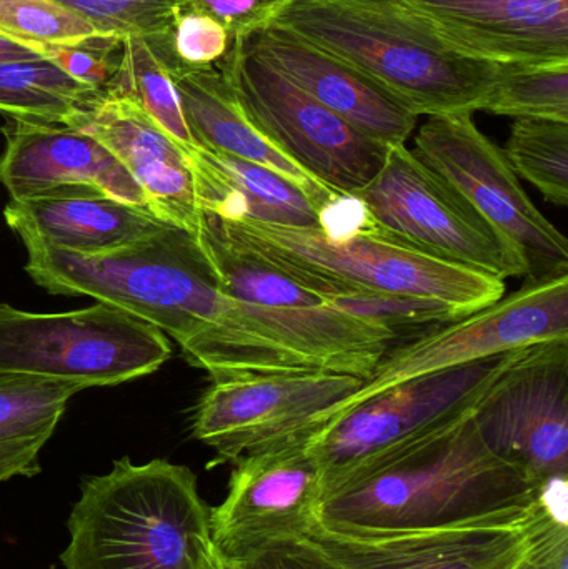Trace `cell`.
<instances>
[{
	"mask_svg": "<svg viewBox=\"0 0 568 569\" xmlns=\"http://www.w3.org/2000/svg\"><path fill=\"white\" fill-rule=\"evenodd\" d=\"M0 36L49 52L53 47H117L59 0H0Z\"/></svg>",
	"mask_w": 568,
	"mask_h": 569,
	"instance_id": "29",
	"label": "cell"
},
{
	"mask_svg": "<svg viewBox=\"0 0 568 569\" xmlns=\"http://www.w3.org/2000/svg\"><path fill=\"white\" fill-rule=\"evenodd\" d=\"M312 435H292L236 460L227 497L210 508L212 541L223 558L242 561L306 540L319 527L323 471Z\"/></svg>",
	"mask_w": 568,
	"mask_h": 569,
	"instance_id": "12",
	"label": "cell"
},
{
	"mask_svg": "<svg viewBox=\"0 0 568 569\" xmlns=\"http://www.w3.org/2000/svg\"><path fill=\"white\" fill-rule=\"evenodd\" d=\"M524 350L412 378L323 425L310 437L322 467L323 483L370 455L476 411Z\"/></svg>",
	"mask_w": 568,
	"mask_h": 569,
	"instance_id": "13",
	"label": "cell"
},
{
	"mask_svg": "<svg viewBox=\"0 0 568 569\" xmlns=\"http://www.w3.org/2000/svg\"><path fill=\"white\" fill-rule=\"evenodd\" d=\"M83 385L0 375V483L40 473V453Z\"/></svg>",
	"mask_w": 568,
	"mask_h": 569,
	"instance_id": "24",
	"label": "cell"
},
{
	"mask_svg": "<svg viewBox=\"0 0 568 569\" xmlns=\"http://www.w3.org/2000/svg\"><path fill=\"white\" fill-rule=\"evenodd\" d=\"M99 92L72 79L49 57L0 62V112L16 119L67 123Z\"/></svg>",
	"mask_w": 568,
	"mask_h": 569,
	"instance_id": "25",
	"label": "cell"
},
{
	"mask_svg": "<svg viewBox=\"0 0 568 569\" xmlns=\"http://www.w3.org/2000/svg\"><path fill=\"white\" fill-rule=\"evenodd\" d=\"M200 243L236 317L237 375H352L366 380L396 335L327 303L266 260L227 242L200 212Z\"/></svg>",
	"mask_w": 568,
	"mask_h": 569,
	"instance_id": "3",
	"label": "cell"
},
{
	"mask_svg": "<svg viewBox=\"0 0 568 569\" xmlns=\"http://www.w3.org/2000/svg\"><path fill=\"white\" fill-rule=\"evenodd\" d=\"M96 137L149 200L153 216L197 233L200 209L189 153L139 106L116 90H102L67 122Z\"/></svg>",
	"mask_w": 568,
	"mask_h": 569,
	"instance_id": "17",
	"label": "cell"
},
{
	"mask_svg": "<svg viewBox=\"0 0 568 569\" xmlns=\"http://www.w3.org/2000/svg\"><path fill=\"white\" fill-rule=\"evenodd\" d=\"M26 250V272L49 293L120 308L176 340L212 380L236 375V308L197 233L170 226L103 256Z\"/></svg>",
	"mask_w": 568,
	"mask_h": 569,
	"instance_id": "2",
	"label": "cell"
},
{
	"mask_svg": "<svg viewBox=\"0 0 568 569\" xmlns=\"http://www.w3.org/2000/svg\"><path fill=\"white\" fill-rule=\"evenodd\" d=\"M474 420L487 447L537 487L568 477V338L526 348Z\"/></svg>",
	"mask_w": 568,
	"mask_h": 569,
	"instance_id": "15",
	"label": "cell"
},
{
	"mask_svg": "<svg viewBox=\"0 0 568 569\" xmlns=\"http://www.w3.org/2000/svg\"><path fill=\"white\" fill-rule=\"evenodd\" d=\"M472 117H427L413 153L522 252L529 266L526 280L568 276L566 237L534 206L504 150Z\"/></svg>",
	"mask_w": 568,
	"mask_h": 569,
	"instance_id": "11",
	"label": "cell"
},
{
	"mask_svg": "<svg viewBox=\"0 0 568 569\" xmlns=\"http://www.w3.org/2000/svg\"><path fill=\"white\" fill-rule=\"evenodd\" d=\"M217 232L322 298L352 291L406 295L450 305L462 315L506 295V282L450 266L393 242L372 222L346 236L320 229L227 222L202 212Z\"/></svg>",
	"mask_w": 568,
	"mask_h": 569,
	"instance_id": "6",
	"label": "cell"
},
{
	"mask_svg": "<svg viewBox=\"0 0 568 569\" xmlns=\"http://www.w3.org/2000/svg\"><path fill=\"white\" fill-rule=\"evenodd\" d=\"M172 357L169 338L112 305L36 313L0 303V375L73 381L89 390L127 383Z\"/></svg>",
	"mask_w": 568,
	"mask_h": 569,
	"instance_id": "7",
	"label": "cell"
},
{
	"mask_svg": "<svg viewBox=\"0 0 568 569\" xmlns=\"http://www.w3.org/2000/svg\"><path fill=\"white\" fill-rule=\"evenodd\" d=\"M504 153L519 179L554 206H568V122L516 119Z\"/></svg>",
	"mask_w": 568,
	"mask_h": 569,
	"instance_id": "28",
	"label": "cell"
},
{
	"mask_svg": "<svg viewBox=\"0 0 568 569\" xmlns=\"http://www.w3.org/2000/svg\"><path fill=\"white\" fill-rule=\"evenodd\" d=\"M273 23L352 63L419 117L484 112L499 72L400 0H290Z\"/></svg>",
	"mask_w": 568,
	"mask_h": 569,
	"instance_id": "4",
	"label": "cell"
},
{
	"mask_svg": "<svg viewBox=\"0 0 568 569\" xmlns=\"http://www.w3.org/2000/svg\"><path fill=\"white\" fill-rule=\"evenodd\" d=\"M373 229L422 256L494 279H527L519 249L406 143L387 150L372 180L353 193Z\"/></svg>",
	"mask_w": 568,
	"mask_h": 569,
	"instance_id": "8",
	"label": "cell"
},
{
	"mask_svg": "<svg viewBox=\"0 0 568 569\" xmlns=\"http://www.w3.org/2000/svg\"><path fill=\"white\" fill-rule=\"evenodd\" d=\"M210 569H242L239 565L233 563V561L227 560L222 555L217 551L216 557H213L212 565H210Z\"/></svg>",
	"mask_w": 568,
	"mask_h": 569,
	"instance_id": "38",
	"label": "cell"
},
{
	"mask_svg": "<svg viewBox=\"0 0 568 569\" xmlns=\"http://www.w3.org/2000/svg\"><path fill=\"white\" fill-rule=\"evenodd\" d=\"M306 540L333 569H517L532 545V508L517 517L383 533L319 525Z\"/></svg>",
	"mask_w": 568,
	"mask_h": 569,
	"instance_id": "16",
	"label": "cell"
},
{
	"mask_svg": "<svg viewBox=\"0 0 568 569\" xmlns=\"http://www.w3.org/2000/svg\"><path fill=\"white\" fill-rule=\"evenodd\" d=\"M219 70L253 129L332 192L353 196L383 166L389 147L307 96L262 59L247 37L233 40Z\"/></svg>",
	"mask_w": 568,
	"mask_h": 569,
	"instance_id": "9",
	"label": "cell"
},
{
	"mask_svg": "<svg viewBox=\"0 0 568 569\" xmlns=\"http://www.w3.org/2000/svg\"><path fill=\"white\" fill-rule=\"evenodd\" d=\"M568 477L537 488L532 507V545L517 569H568Z\"/></svg>",
	"mask_w": 568,
	"mask_h": 569,
	"instance_id": "33",
	"label": "cell"
},
{
	"mask_svg": "<svg viewBox=\"0 0 568 569\" xmlns=\"http://www.w3.org/2000/svg\"><path fill=\"white\" fill-rule=\"evenodd\" d=\"M233 40L219 20L182 6L173 22L162 63L170 76L183 70L216 69L232 49Z\"/></svg>",
	"mask_w": 568,
	"mask_h": 569,
	"instance_id": "32",
	"label": "cell"
},
{
	"mask_svg": "<svg viewBox=\"0 0 568 569\" xmlns=\"http://www.w3.org/2000/svg\"><path fill=\"white\" fill-rule=\"evenodd\" d=\"M183 119L193 142L209 152L223 153L267 167L299 186L320 209L337 192L307 176L247 120L219 67L172 73Z\"/></svg>",
	"mask_w": 568,
	"mask_h": 569,
	"instance_id": "23",
	"label": "cell"
},
{
	"mask_svg": "<svg viewBox=\"0 0 568 569\" xmlns=\"http://www.w3.org/2000/svg\"><path fill=\"white\" fill-rule=\"evenodd\" d=\"M0 153V183L10 199L67 187H92L120 202L150 210L149 200L126 167L102 142L67 123L10 117Z\"/></svg>",
	"mask_w": 568,
	"mask_h": 569,
	"instance_id": "18",
	"label": "cell"
},
{
	"mask_svg": "<svg viewBox=\"0 0 568 569\" xmlns=\"http://www.w3.org/2000/svg\"><path fill=\"white\" fill-rule=\"evenodd\" d=\"M252 49L320 106L383 146H402L419 116L352 63L313 46L292 30L270 23L247 37Z\"/></svg>",
	"mask_w": 568,
	"mask_h": 569,
	"instance_id": "19",
	"label": "cell"
},
{
	"mask_svg": "<svg viewBox=\"0 0 568 569\" xmlns=\"http://www.w3.org/2000/svg\"><path fill=\"white\" fill-rule=\"evenodd\" d=\"M567 338L568 276L526 280L512 295L390 348L362 387L323 417L322 427L412 378Z\"/></svg>",
	"mask_w": 568,
	"mask_h": 569,
	"instance_id": "10",
	"label": "cell"
},
{
	"mask_svg": "<svg viewBox=\"0 0 568 569\" xmlns=\"http://www.w3.org/2000/svg\"><path fill=\"white\" fill-rule=\"evenodd\" d=\"M233 563L242 569H333L307 540L266 548Z\"/></svg>",
	"mask_w": 568,
	"mask_h": 569,
	"instance_id": "36",
	"label": "cell"
},
{
	"mask_svg": "<svg viewBox=\"0 0 568 569\" xmlns=\"http://www.w3.org/2000/svg\"><path fill=\"white\" fill-rule=\"evenodd\" d=\"M47 52L36 47L22 46L0 36V62H13V60H37L43 59Z\"/></svg>",
	"mask_w": 568,
	"mask_h": 569,
	"instance_id": "37",
	"label": "cell"
},
{
	"mask_svg": "<svg viewBox=\"0 0 568 569\" xmlns=\"http://www.w3.org/2000/svg\"><path fill=\"white\" fill-rule=\"evenodd\" d=\"M3 217L23 246L79 256L116 252L170 227L149 210L120 202L92 187H67L10 199Z\"/></svg>",
	"mask_w": 568,
	"mask_h": 569,
	"instance_id": "21",
	"label": "cell"
},
{
	"mask_svg": "<svg viewBox=\"0 0 568 569\" xmlns=\"http://www.w3.org/2000/svg\"><path fill=\"white\" fill-rule=\"evenodd\" d=\"M219 20L233 39L253 36L273 23L290 0H180Z\"/></svg>",
	"mask_w": 568,
	"mask_h": 569,
	"instance_id": "34",
	"label": "cell"
},
{
	"mask_svg": "<svg viewBox=\"0 0 568 569\" xmlns=\"http://www.w3.org/2000/svg\"><path fill=\"white\" fill-rule=\"evenodd\" d=\"M112 39L139 37L162 60L180 0H59Z\"/></svg>",
	"mask_w": 568,
	"mask_h": 569,
	"instance_id": "30",
	"label": "cell"
},
{
	"mask_svg": "<svg viewBox=\"0 0 568 569\" xmlns=\"http://www.w3.org/2000/svg\"><path fill=\"white\" fill-rule=\"evenodd\" d=\"M474 413L333 475L320 527L383 533L527 513L537 485L487 447Z\"/></svg>",
	"mask_w": 568,
	"mask_h": 569,
	"instance_id": "1",
	"label": "cell"
},
{
	"mask_svg": "<svg viewBox=\"0 0 568 569\" xmlns=\"http://www.w3.org/2000/svg\"><path fill=\"white\" fill-rule=\"evenodd\" d=\"M67 528L66 569H210L217 553L196 473L162 458L86 478Z\"/></svg>",
	"mask_w": 568,
	"mask_h": 569,
	"instance_id": "5",
	"label": "cell"
},
{
	"mask_svg": "<svg viewBox=\"0 0 568 569\" xmlns=\"http://www.w3.org/2000/svg\"><path fill=\"white\" fill-rule=\"evenodd\" d=\"M117 47H53L47 56L63 72L69 73L72 79L79 80L83 86L107 90L116 73V60L112 62L109 59V52Z\"/></svg>",
	"mask_w": 568,
	"mask_h": 569,
	"instance_id": "35",
	"label": "cell"
},
{
	"mask_svg": "<svg viewBox=\"0 0 568 569\" xmlns=\"http://www.w3.org/2000/svg\"><path fill=\"white\" fill-rule=\"evenodd\" d=\"M327 303L352 317L380 325L406 341L416 340L420 335L450 323L464 317L460 311L442 301L427 298L406 297V295L373 293V291H352L326 298Z\"/></svg>",
	"mask_w": 568,
	"mask_h": 569,
	"instance_id": "31",
	"label": "cell"
},
{
	"mask_svg": "<svg viewBox=\"0 0 568 569\" xmlns=\"http://www.w3.org/2000/svg\"><path fill=\"white\" fill-rule=\"evenodd\" d=\"M189 159L200 212L227 222L320 229L316 200L280 173L200 147Z\"/></svg>",
	"mask_w": 568,
	"mask_h": 569,
	"instance_id": "22",
	"label": "cell"
},
{
	"mask_svg": "<svg viewBox=\"0 0 568 569\" xmlns=\"http://www.w3.org/2000/svg\"><path fill=\"white\" fill-rule=\"evenodd\" d=\"M474 59L568 60V0H400Z\"/></svg>",
	"mask_w": 568,
	"mask_h": 569,
	"instance_id": "20",
	"label": "cell"
},
{
	"mask_svg": "<svg viewBox=\"0 0 568 569\" xmlns=\"http://www.w3.org/2000/svg\"><path fill=\"white\" fill-rule=\"evenodd\" d=\"M109 89L129 97L187 153L197 149L169 70L139 37H123Z\"/></svg>",
	"mask_w": 568,
	"mask_h": 569,
	"instance_id": "26",
	"label": "cell"
},
{
	"mask_svg": "<svg viewBox=\"0 0 568 569\" xmlns=\"http://www.w3.org/2000/svg\"><path fill=\"white\" fill-rule=\"evenodd\" d=\"M362 383L326 371L213 378L193 408L192 435L236 461L282 438L320 430L323 417Z\"/></svg>",
	"mask_w": 568,
	"mask_h": 569,
	"instance_id": "14",
	"label": "cell"
},
{
	"mask_svg": "<svg viewBox=\"0 0 568 569\" xmlns=\"http://www.w3.org/2000/svg\"><path fill=\"white\" fill-rule=\"evenodd\" d=\"M484 112L568 122V60L504 63Z\"/></svg>",
	"mask_w": 568,
	"mask_h": 569,
	"instance_id": "27",
	"label": "cell"
}]
</instances>
